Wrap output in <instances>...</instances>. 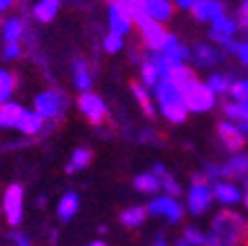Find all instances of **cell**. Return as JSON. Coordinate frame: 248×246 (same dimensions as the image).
I'll use <instances>...</instances> for the list:
<instances>
[{"mask_svg":"<svg viewBox=\"0 0 248 246\" xmlns=\"http://www.w3.org/2000/svg\"><path fill=\"white\" fill-rule=\"evenodd\" d=\"M211 233L219 244H248V220L239 213L222 211L211 224Z\"/></svg>","mask_w":248,"mask_h":246,"instance_id":"6da1fadb","label":"cell"},{"mask_svg":"<svg viewBox=\"0 0 248 246\" xmlns=\"http://www.w3.org/2000/svg\"><path fill=\"white\" fill-rule=\"evenodd\" d=\"M153 93L157 98V102H160L162 115L169 122H173V124L184 122L186 115H188V107L184 102V96H182L180 87H175L170 80H160L153 87Z\"/></svg>","mask_w":248,"mask_h":246,"instance_id":"7a4b0ae2","label":"cell"},{"mask_svg":"<svg viewBox=\"0 0 248 246\" xmlns=\"http://www.w3.org/2000/svg\"><path fill=\"white\" fill-rule=\"evenodd\" d=\"M182 96H184V102L188 107V111L204 113V111H211L213 104H215V91L208 84H202L197 80L182 87Z\"/></svg>","mask_w":248,"mask_h":246,"instance_id":"3957f363","label":"cell"},{"mask_svg":"<svg viewBox=\"0 0 248 246\" xmlns=\"http://www.w3.org/2000/svg\"><path fill=\"white\" fill-rule=\"evenodd\" d=\"M64 96L60 91H45L36 98V111L40 113L45 120L49 122H56L62 118V111H64Z\"/></svg>","mask_w":248,"mask_h":246,"instance_id":"277c9868","label":"cell"},{"mask_svg":"<svg viewBox=\"0 0 248 246\" xmlns=\"http://www.w3.org/2000/svg\"><path fill=\"white\" fill-rule=\"evenodd\" d=\"M78 107L82 111V115L93 124V127H100L107 118V104L102 102V98L95 96V93L84 91L78 100Z\"/></svg>","mask_w":248,"mask_h":246,"instance_id":"5b68a950","label":"cell"},{"mask_svg":"<svg viewBox=\"0 0 248 246\" xmlns=\"http://www.w3.org/2000/svg\"><path fill=\"white\" fill-rule=\"evenodd\" d=\"M248 173V155H237L226 164H206L208 178H246Z\"/></svg>","mask_w":248,"mask_h":246,"instance_id":"8992f818","label":"cell"},{"mask_svg":"<svg viewBox=\"0 0 248 246\" xmlns=\"http://www.w3.org/2000/svg\"><path fill=\"white\" fill-rule=\"evenodd\" d=\"M5 215L7 222L11 226H18L22 220V186L20 184H11L9 189L5 191Z\"/></svg>","mask_w":248,"mask_h":246,"instance_id":"52a82bcc","label":"cell"},{"mask_svg":"<svg viewBox=\"0 0 248 246\" xmlns=\"http://www.w3.org/2000/svg\"><path fill=\"white\" fill-rule=\"evenodd\" d=\"M213 200V191L208 189L206 182H193V189L188 193V209L193 215H202L206 213Z\"/></svg>","mask_w":248,"mask_h":246,"instance_id":"ba28073f","label":"cell"},{"mask_svg":"<svg viewBox=\"0 0 248 246\" xmlns=\"http://www.w3.org/2000/svg\"><path fill=\"white\" fill-rule=\"evenodd\" d=\"M217 135L224 142V147L228 151H232V153H237V151H242L246 147V133L239 127H235V124L219 122L217 124Z\"/></svg>","mask_w":248,"mask_h":246,"instance_id":"9c48e42d","label":"cell"},{"mask_svg":"<svg viewBox=\"0 0 248 246\" xmlns=\"http://www.w3.org/2000/svg\"><path fill=\"white\" fill-rule=\"evenodd\" d=\"M146 211H149L151 215H157V217L166 215L169 222H180L182 220V206L173 200V195H162V197L153 200Z\"/></svg>","mask_w":248,"mask_h":246,"instance_id":"30bf717a","label":"cell"},{"mask_svg":"<svg viewBox=\"0 0 248 246\" xmlns=\"http://www.w3.org/2000/svg\"><path fill=\"white\" fill-rule=\"evenodd\" d=\"M191 14L200 22H213L224 16V2L222 0H197L191 7Z\"/></svg>","mask_w":248,"mask_h":246,"instance_id":"8fae6325","label":"cell"},{"mask_svg":"<svg viewBox=\"0 0 248 246\" xmlns=\"http://www.w3.org/2000/svg\"><path fill=\"white\" fill-rule=\"evenodd\" d=\"M166 36H169V33H166L164 27L157 20H149L142 27V40H144V45L149 47V49H153V51H162V45H164Z\"/></svg>","mask_w":248,"mask_h":246,"instance_id":"7c38bea8","label":"cell"},{"mask_svg":"<svg viewBox=\"0 0 248 246\" xmlns=\"http://www.w3.org/2000/svg\"><path fill=\"white\" fill-rule=\"evenodd\" d=\"M115 2H118L120 9L129 16V18L140 27V29H142V27H144L149 20H153V18L146 14L144 2H142V0H115Z\"/></svg>","mask_w":248,"mask_h":246,"instance_id":"4fadbf2b","label":"cell"},{"mask_svg":"<svg viewBox=\"0 0 248 246\" xmlns=\"http://www.w3.org/2000/svg\"><path fill=\"white\" fill-rule=\"evenodd\" d=\"M45 127V118H42L38 111H22L20 120L16 124V129L25 135H38Z\"/></svg>","mask_w":248,"mask_h":246,"instance_id":"5bb4252c","label":"cell"},{"mask_svg":"<svg viewBox=\"0 0 248 246\" xmlns=\"http://www.w3.org/2000/svg\"><path fill=\"white\" fill-rule=\"evenodd\" d=\"M131 22H133V20H131L129 16L120 9L118 2L108 7V29L113 31V33L126 36V33H129V29H131Z\"/></svg>","mask_w":248,"mask_h":246,"instance_id":"9a60e30c","label":"cell"},{"mask_svg":"<svg viewBox=\"0 0 248 246\" xmlns=\"http://www.w3.org/2000/svg\"><path fill=\"white\" fill-rule=\"evenodd\" d=\"M144 2V9L146 14L157 22H166L170 20V16H173V5H170L169 0H142Z\"/></svg>","mask_w":248,"mask_h":246,"instance_id":"2e32d148","label":"cell"},{"mask_svg":"<svg viewBox=\"0 0 248 246\" xmlns=\"http://www.w3.org/2000/svg\"><path fill=\"white\" fill-rule=\"evenodd\" d=\"M22 111L25 109L20 107V104L16 102H2L0 104V129H16V124H18V120H20Z\"/></svg>","mask_w":248,"mask_h":246,"instance_id":"e0dca14e","label":"cell"},{"mask_svg":"<svg viewBox=\"0 0 248 246\" xmlns=\"http://www.w3.org/2000/svg\"><path fill=\"white\" fill-rule=\"evenodd\" d=\"M193 60L197 62V67L208 69V67H213V65H217V62H222V53L215 51L211 45H197Z\"/></svg>","mask_w":248,"mask_h":246,"instance_id":"ac0fdd59","label":"cell"},{"mask_svg":"<svg viewBox=\"0 0 248 246\" xmlns=\"http://www.w3.org/2000/svg\"><path fill=\"white\" fill-rule=\"evenodd\" d=\"M162 53L169 56V58H173L175 62H182V60H186V58L191 56V51H188V49H186V47L182 45L175 36H170V33L166 36L164 45H162Z\"/></svg>","mask_w":248,"mask_h":246,"instance_id":"d6986e66","label":"cell"},{"mask_svg":"<svg viewBox=\"0 0 248 246\" xmlns=\"http://www.w3.org/2000/svg\"><path fill=\"white\" fill-rule=\"evenodd\" d=\"M62 0H40L36 7H33V18L38 22H51L53 16L58 14Z\"/></svg>","mask_w":248,"mask_h":246,"instance_id":"ffe728a7","label":"cell"},{"mask_svg":"<svg viewBox=\"0 0 248 246\" xmlns=\"http://www.w3.org/2000/svg\"><path fill=\"white\" fill-rule=\"evenodd\" d=\"M78 206H80V200H78L76 193H67L58 204V217L62 222H69L73 215L78 213Z\"/></svg>","mask_w":248,"mask_h":246,"instance_id":"44dd1931","label":"cell"},{"mask_svg":"<svg viewBox=\"0 0 248 246\" xmlns=\"http://www.w3.org/2000/svg\"><path fill=\"white\" fill-rule=\"evenodd\" d=\"M131 91H133L135 100H138V104L142 107V111H144L146 118H149V120H155V109H153V104H151L149 91H146L142 84H138V82H131Z\"/></svg>","mask_w":248,"mask_h":246,"instance_id":"7402d4cb","label":"cell"},{"mask_svg":"<svg viewBox=\"0 0 248 246\" xmlns=\"http://www.w3.org/2000/svg\"><path fill=\"white\" fill-rule=\"evenodd\" d=\"M73 80H76V87L80 89V91H89L91 89V73H89V67L84 60H73Z\"/></svg>","mask_w":248,"mask_h":246,"instance_id":"603a6c76","label":"cell"},{"mask_svg":"<svg viewBox=\"0 0 248 246\" xmlns=\"http://www.w3.org/2000/svg\"><path fill=\"white\" fill-rule=\"evenodd\" d=\"M153 173L157 175V178H160V182H162V189H164L169 195H173V197H175V195H180V193H182L180 184H177V182H175V178H173V175H170L169 171L164 169V164H155Z\"/></svg>","mask_w":248,"mask_h":246,"instance_id":"cb8c5ba5","label":"cell"},{"mask_svg":"<svg viewBox=\"0 0 248 246\" xmlns=\"http://www.w3.org/2000/svg\"><path fill=\"white\" fill-rule=\"evenodd\" d=\"M213 195H215L219 202H224V204H235V202H239V191L232 184H228V182H217V184L213 186Z\"/></svg>","mask_w":248,"mask_h":246,"instance_id":"d4e9b609","label":"cell"},{"mask_svg":"<svg viewBox=\"0 0 248 246\" xmlns=\"http://www.w3.org/2000/svg\"><path fill=\"white\" fill-rule=\"evenodd\" d=\"M146 213H149V211H146L144 206H131V209L122 211L120 222H122L124 226H129V229H135V226H140L146 220Z\"/></svg>","mask_w":248,"mask_h":246,"instance_id":"484cf974","label":"cell"},{"mask_svg":"<svg viewBox=\"0 0 248 246\" xmlns=\"http://www.w3.org/2000/svg\"><path fill=\"white\" fill-rule=\"evenodd\" d=\"M135 189L140 193H157L162 189V182L155 173H142L135 178Z\"/></svg>","mask_w":248,"mask_h":246,"instance_id":"4316f807","label":"cell"},{"mask_svg":"<svg viewBox=\"0 0 248 246\" xmlns=\"http://www.w3.org/2000/svg\"><path fill=\"white\" fill-rule=\"evenodd\" d=\"M224 113L231 120L237 122H248V102H224Z\"/></svg>","mask_w":248,"mask_h":246,"instance_id":"83f0119b","label":"cell"},{"mask_svg":"<svg viewBox=\"0 0 248 246\" xmlns=\"http://www.w3.org/2000/svg\"><path fill=\"white\" fill-rule=\"evenodd\" d=\"M91 151L89 149H76L71 155V162L67 166V173H73V171H80V169H87L89 162H91Z\"/></svg>","mask_w":248,"mask_h":246,"instance_id":"f1b7e54d","label":"cell"},{"mask_svg":"<svg viewBox=\"0 0 248 246\" xmlns=\"http://www.w3.org/2000/svg\"><path fill=\"white\" fill-rule=\"evenodd\" d=\"M169 80L175 84V87H186L188 82H193L195 80V76H193V69H188V67H182V65H175V69L170 71V76H169Z\"/></svg>","mask_w":248,"mask_h":246,"instance_id":"f546056e","label":"cell"},{"mask_svg":"<svg viewBox=\"0 0 248 246\" xmlns=\"http://www.w3.org/2000/svg\"><path fill=\"white\" fill-rule=\"evenodd\" d=\"M22 33H25V22H22V18H11V20H7V25H5V40L7 42H18L22 38Z\"/></svg>","mask_w":248,"mask_h":246,"instance_id":"4dcf8cb0","label":"cell"},{"mask_svg":"<svg viewBox=\"0 0 248 246\" xmlns=\"http://www.w3.org/2000/svg\"><path fill=\"white\" fill-rule=\"evenodd\" d=\"M153 62H155V67H157V71H160V80H169L170 71L175 69V65H180V62H175L173 58L164 56V53H157V56H153Z\"/></svg>","mask_w":248,"mask_h":246,"instance_id":"1f68e13d","label":"cell"},{"mask_svg":"<svg viewBox=\"0 0 248 246\" xmlns=\"http://www.w3.org/2000/svg\"><path fill=\"white\" fill-rule=\"evenodd\" d=\"M14 89H16V76H11L9 71H0V104L9 100Z\"/></svg>","mask_w":248,"mask_h":246,"instance_id":"d6a6232c","label":"cell"},{"mask_svg":"<svg viewBox=\"0 0 248 246\" xmlns=\"http://www.w3.org/2000/svg\"><path fill=\"white\" fill-rule=\"evenodd\" d=\"M142 82L149 84V87H155V84L160 82V71H157V67H155L153 58L142 62Z\"/></svg>","mask_w":248,"mask_h":246,"instance_id":"836d02e7","label":"cell"},{"mask_svg":"<svg viewBox=\"0 0 248 246\" xmlns=\"http://www.w3.org/2000/svg\"><path fill=\"white\" fill-rule=\"evenodd\" d=\"M208 87L213 89L215 93H228L232 87V82L228 76H219V73H215V76H211V80H208Z\"/></svg>","mask_w":248,"mask_h":246,"instance_id":"e575fe53","label":"cell"},{"mask_svg":"<svg viewBox=\"0 0 248 246\" xmlns=\"http://www.w3.org/2000/svg\"><path fill=\"white\" fill-rule=\"evenodd\" d=\"M237 27H239L237 22L232 20V18H226V16H222V18H217V20H213V29L219 31V33H226V36H232Z\"/></svg>","mask_w":248,"mask_h":246,"instance_id":"d590c367","label":"cell"},{"mask_svg":"<svg viewBox=\"0 0 248 246\" xmlns=\"http://www.w3.org/2000/svg\"><path fill=\"white\" fill-rule=\"evenodd\" d=\"M122 38H124V36H120V33H113V31H111V33L104 38V42H102L104 51H107V53H118L120 49L124 47V40H122Z\"/></svg>","mask_w":248,"mask_h":246,"instance_id":"8d00e7d4","label":"cell"},{"mask_svg":"<svg viewBox=\"0 0 248 246\" xmlns=\"http://www.w3.org/2000/svg\"><path fill=\"white\" fill-rule=\"evenodd\" d=\"M177 244H206V237L202 235L197 229H186L184 237H180Z\"/></svg>","mask_w":248,"mask_h":246,"instance_id":"74e56055","label":"cell"},{"mask_svg":"<svg viewBox=\"0 0 248 246\" xmlns=\"http://www.w3.org/2000/svg\"><path fill=\"white\" fill-rule=\"evenodd\" d=\"M231 93L237 102H248V80H239L231 87Z\"/></svg>","mask_w":248,"mask_h":246,"instance_id":"f35d334b","label":"cell"},{"mask_svg":"<svg viewBox=\"0 0 248 246\" xmlns=\"http://www.w3.org/2000/svg\"><path fill=\"white\" fill-rule=\"evenodd\" d=\"M237 25L242 29H248V0H244L242 5H239V11H237Z\"/></svg>","mask_w":248,"mask_h":246,"instance_id":"ab89813d","label":"cell"},{"mask_svg":"<svg viewBox=\"0 0 248 246\" xmlns=\"http://www.w3.org/2000/svg\"><path fill=\"white\" fill-rule=\"evenodd\" d=\"M5 58L7 60H14V58H18L20 56V45L18 42H7V47H5Z\"/></svg>","mask_w":248,"mask_h":246,"instance_id":"60d3db41","label":"cell"},{"mask_svg":"<svg viewBox=\"0 0 248 246\" xmlns=\"http://www.w3.org/2000/svg\"><path fill=\"white\" fill-rule=\"evenodd\" d=\"M237 56H239V60L244 62L248 67V42H244V45H239V51H237Z\"/></svg>","mask_w":248,"mask_h":246,"instance_id":"b9f144b4","label":"cell"},{"mask_svg":"<svg viewBox=\"0 0 248 246\" xmlns=\"http://www.w3.org/2000/svg\"><path fill=\"white\" fill-rule=\"evenodd\" d=\"M140 140H142V142H157V135H155L153 131H144V133L140 135Z\"/></svg>","mask_w":248,"mask_h":246,"instance_id":"7bdbcfd3","label":"cell"},{"mask_svg":"<svg viewBox=\"0 0 248 246\" xmlns=\"http://www.w3.org/2000/svg\"><path fill=\"white\" fill-rule=\"evenodd\" d=\"M175 2H177V5L182 7V9H191V7L195 5L197 0H175Z\"/></svg>","mask_w":248,"mask_h":246,"instance_id":"ee69618b","label":"cell"},{"mask_svg":"<svg viewBox=\"0 0 248 246\" xmlns=\"http://www.w3.org/2000/svg\"><path fill=\"white\" fill-rule=\"evenodd\" d=\"M14 242H18V244H29V237H25V233H14Z\"/></svg>","mask_w":248,"mask_h":246,"instance_id":"f6af8a7d","label":"cell"},{"mask_svg":"<svg viewBox=\"0 0 248 246\" xmlns=\"http://www.w3.org/2000/svg\"><path fill=\"white\" fill-rule=\"evenodd\" d=\"M244 204H246V209H248V193H246V197H244Z\"/></svg>","mask_w":248,"mask_h":246,"instance_id":"bcb514c9","label":"cell"},{"mask_svg":"<svg viewBox=\"0 0 248 246\" xmlns=\"http://www.w3.org/2000/svg\"><path fill=\"white\" fill-rule=\"evenodd\" d=\"M107 2H115V0H107Z\"/></svg>","mask_w":248,"mask_h":246,"instance_id":"7dc6e473","label":"cell"}]
</instances>
